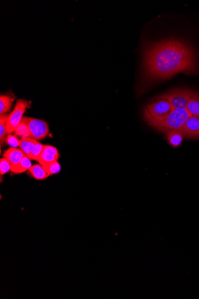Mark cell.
<instances>
[{"label":"cell","mask_w":199,"mask_h":299,"mask_svg":"<svg viewBox=\"0 0 199 299\" xmlns=\"http://www.w3.org/2000/svg\"><path fill=\"white\" fill-rule=\"evenodd\" d=\"M14 98L8 95H1L0 97V115L5 114L12 106Z\"/></svg>","instance_id":"4fadbf2b"},{"label":"cell","mask_w":199,"mask_h":299,"mask_svg":"<svg viewBox=\"0 0 199 299\" xmlns=\"http://www.w3.org/2000/svg\"><path fill=\"white\" fill-rule=\"evenodd\" d=\"M31 160L27 156L25 155L18 164L11 166L10 172L14 173V174H20V173L28 171V170H30L32 166Z\"/></svg>","instance_id":"30bf717a"},{"label":"cell","mask_w":199,"mask_h":299,"mask_svg":"<svg viewBox=\"0 0 199 299\" xmlns=\"http://www.w3.org/2000/svg\"><path fill=\"white\" fill-rule=\"evenodd\" d=\"M155 101L147 104L143 109V118L148 125L165 117L174 107L168 100L163 99H155Z\"/></svg>","instance_id":"3957f363"},{"label":"cell","mask_w":199,"mask_h":299,"mask_svg":"<svg viewBox=\"0 0 199 299\" xmlns=\"http://www.w3.org/2000/svg\"><path fill=\"white\" fill-rule=\"evenodd\" d=\"M11 164L9 161L3 157L0 160V173L1 175H4L10 171Z\"/></svg>","instance_id":"44dd1931"},{"label":"cell","mask_w":199,"mask_h":299,"mask_svg":"<svg viewBox=\"0 0 199 299\" xmlns=\"http://www.w3.org/2000/svg\"><path fill=\"white\" fill-rule=\"evenodd\" d=\"M167 134V138L169 144L174 147H177L181 144L183 140V134L180 131H173L168 133Z\"/></svg>","instance_id":"2e32d148"},{"label":"cell","mask_w":199,"mask_h":299,"mask_svg":"<svg viewBox=\"0 0 199 299\" xmlns=\"http://www.w3.org/2000/svg\"><path fill=\"white\" fill-rule=\"evenodd\" d=\"M5 142L10 148H17L19 147L20 140L15 134H8Z\"/></svg>","instance_id":"ffe728a7"},{"label":"cell","mask_w":199,"mask_h":299,"mask_svg":"<svg viewBox=\"0 0 199 299\" xmlns=\"http://www.w3.org/2000/svg\"><path fill=\"white\" fill-rule=\"evenodd\" d=\"M59 157V153L57 148L51 145H44L37 161L41 166H44L57 161Z\"/></svg>","instance_id":"ba28073f"},{"label":"cell","mask_w":199,"mask_h":299,"mask_svg":"<svg viewBox=\"0 0 199 299\" xmlns=\"http://www.w3.org/2000/svg\"><path fill=\"white\" fill-rule=\"evenodd\" d=\"M43 167L49 176L58 174L61 170V164L58 162V161L47 164Z\"/></svg>","instance_id":"ac0fdd59"},{"label":"cell","mask_w":199,"mask_h":299,"mask_svg":"<svg viewBox=\"0 0 199 299\" xmlns=\"http://www.w3.org/2000/svg\"><path fill=\"white\" fill-rule=\"evenodd\" d=\"M29 101L24 100H19L17 101L15 106L12 112L8 116L7 128L8 133L14 132L17 126L22 122L23 114L28 107Z\"/></svg>","instance_id":"5b68a950"},{"label":"cell","mask_w":199,"mask_h":299,"mask_svg":"<svg viewBox=\"0 0 199 299\" xmlns=\"http://www.w3.org/2000/svg\"><path fill=\"white\" fill-rule=\"evenodd\" d=\"M23 118L28 125L32 138L39 140L45 138L48 135L49 127L46 121L26 116H23Z\"/></svg>","instance_id":"8992f818"},{"label":"cell","mask_w":199,"mask_h":299,"mask_svg":"<svg viewBox=\"0 0 199 299\" xmlns=\"http://www.w3.org/2000/svg\"><path fill=\"white\" fill-rule=\"evenodd\" d=\"M9 115H0V142L1 145H3L7 138L8 133L7 123Z\"/></svg>","instance_id":"5bb4252c"},{"label":"cell","mask_w":199,"mask_h":299,"mask_svg":"<svg viewBox=\"0 0 199 299\" xmlns=\"http://www.w3.org/2000/svg\"><path fill=\"white\" fill-rule=\"evenodd\" d=\"M14 133L17 136L21 137V139L31 137L30 130L24 118H23L22 122L14 131Z\"/></svg>","instance_id":"e0dca14e"},{"label":"cell","mask_w":199,"mask_h":299,"mask_svg":"<svg viewBox=\"0 0 199 299\" xmlns=\"http://www.w3.org/2000/svg\"><path fill=\"white\" fill-rule=\"evenodd\" d=\"M187 109L191 115L199 116V94L195 92L189 101Z\"/></svg>","instance_id":"9a60e30c"},{"label":"cell","mask_w":199,"mask_h":299,"mask_svg":"<svg viewBox=\"0 0 199 299\" xmlns=\"http://www.w3.org/2000/svg\"><path fill=\"white\" fill-rule=\"evenodd\" d=\"M188 139H199V116L191 115L181 130Z\"/></svg>","instance_id":"52a82bcc"},{"label":"cell","mask_w":199,"mask_h":299,"mask_svg":"<svg viewBox=\"0 0 199 299\" xmlns=\"http://www.w3.org/2000/svg\"><path fill=\"white\" fill-rule=\"evenodd\" d=\"M142 56L143 89L177 74H199L198 52L180 39L147 42L144 45Z\"/></svg>","instance_id":"6da1fadb"},{"label":"cell","mask_w":199,"mask_h":299,"mask_svg":"<svg viewBox=\"0 0 199 299\" xmlns=\"http://www.w3.org/2000/svg\"><path fill=\"white\" fill-rule=\"evenodd\" d=\"M44 146V145L41 144V143L37 141L33 151H32L31 154L28 157L29 159L37 161L40 156L41 152H42Z\"/></svg>","instance_id":"d6986e66"},{"label":"cell","mask_w":199,"mask_h":299,"mask_svg":"<svg viewBox=\"0 0 199 299\" xmlns=\"http://www.w3.org/2000/svg\"><path fill=\"white\" fill-rule=\"evenodd\" d=\"M38 140L32 138L31 137H26L20 139L19 148L28 157L30 155Z\"/></svg>","instance_id":"8fae6325"},{"label":"cell","mask_w":199,"mask_h":299,"mask_svg":"<svg viewBox=\"0 0 199 299\" xmlns=\"http://www.w3.org/2000/svg\"><path fill=\"white\" fill-rule=\"evenodd\" d=\"M32 177L38 181L44 180L49 177L48 173L41 164H35L29 170Z\"/></svg>","instance_id":"7c38bea8"},{"label":"cell","mask_w":199,"mask_h":299,"mask_svg":"<svg viewBox=\"0 0 199 299\" xmlns=\"http://www.w3.org/2000/svg\"><path fill=\"white\" fill-rule=\"evenodd\" d=\"M25 155L20 148H10L5 151L4 153V157L9 161L11 166L18 164Z\"/></svg>","instance_id":"9c48e42d"},{"label":"cell","mask_w":199,"mask_h":299,"mask_svg":"<svg viewBox=\"0 0 199 299\" xmlns=\"http://www.w3.org/2000/svg\"><path fill=\"white\" fill-rule=\"evenodd\" d=\"M194 93L189 89H174L155 99H163L168 100L174 109H186Z\"/></svg>","instance_id":"277c9868"},{"label":"cell","mask_w":199,"mask_h":299,"mask_svg":"<svg viewBox=\"0 0 199 299\" xmlns=\"http://www.w3.org/2000/svg\"><path fill=\"white\" fill-rule=\"evenodd\" d=\"M190 116L191 114L187 109H174L165 117L153 122L150 126L165 134L173 131L181 132Z\"/></svg>","instance_id":"7a4b0ae2"}]
</instances>
